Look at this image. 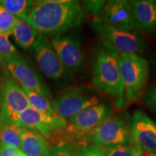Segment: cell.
Segmentation results:
<instances>
[{"instance_id":"cell-1","label":"cell","mask_w":156,"mask_h":156,"mask_svg":"<svg viewBox=\"0 0 156 156\" xmlns=\"http://www.w3.org/2000/svg\"><path fill=\"white\" fill-rule=\"evenodd\" d=\"M85 9L77 1H35L25 22L42 35H59L83 22Z\"/></svg>"},{"instance_id":"cell-2","label":"cell","mask_w":156,"mask_h":156,"mask_svg":"<svg viewBox=\"0 0 156 156\" xmlns=\"http://www.w3.org/2000/svg\"><path fill=\"white\" fill-rule=\"evenodd\" d=\"M92 84L98 90L112 95L116 108L126 106L119 67V54L114 51L104 47L95 55L92 65Z\"/></svg>"},{"instance_id":"cell-3","label":"cell","mask_w":156,"mask_h":156,"mask_svg":"<svg viewBox=\"0 0 156 156\" xmlns=\"http://www.w3.org/2000/svg\"><path fill=\"white\" fill-rule=\"evenodd\" d=\"M119 67L125 105L135 102L143 94L149 75L145 58L136 54L119 55Z\"/></svg>"},{"instance_id":"cell-4","label":"cell","mask_w":156,"mask_h":156,"mask_svg":"<svg viewBox=\"0 0 156 156\" xmlns=\"http://www.w3.org/2000/svg\"><path fill=\"white\" fill-rule=\"evenodd\" d=\"M0 64L20 86L51 100V93L41 76L32 64L18 52L1 57Z\"/></svg>"},{"instance_id":"cell-5","label":"cell","mask_w":156,"mask_h":156,"mask_svg":"<svg viewBox=\"0 0 156 156\" xmlns=\"http://www.w3.org/2000/svg\"><path fill=\"white\" fill-rule=\"evenodd\" d=\"M91 26L103 42L104 47L121 54H139L145 49V41L134 31L117 30L103 24L98 17Z\"/></svg>"},{"instance_id":"cell-6","label":"cell","mask_w":156,"mask_h":156,"mask_svg":"<svg viewBox=\"0 0 156 156\" xmlns=\"http://www.w3.org/2000/svg\"><path fill=\"white\" fill-rule=\"evenodd\" d=\"M1 123L12 124L21 128L34 130L47 139L65 128L68 124L67 120L56 115L42 114L30 107L19 114L11 115Z\"/></svg>"},{"instance_id":"cell-7","label":"cell","mask_w":156,"mask_h":156,"mask_svg":"<svg viewBox=\"0 0 156 156\" xmlns=\"http://www.w3.org/2000/svg\"><path fill=\"white\" fill-rule=\"evenodd\" d=\"M88 142L99 148L130 143V126L123 117L111 116L87 134Z\"/></svg>"},{"instance_id":"cell-8","label":"cell","mask_w":156,"mask_h":156,"mask_svg":"<svg viewBox=\"0 0 156 156\" xmlns=\"http://www.w3.org/2000/svg\"><path fill=\"white\" fill-rule=\"evenodd\" d=\"M98 103L95 95L88 94L81 87H69L51 101L56 116L68 120L87 107Z\"/></svg>"},{"instance_id":"cell-9","label":"cell","mask_w":156,"mask_h":156,"mask_svg":"<svg viewBox=\"0 0 156 156\" xmlns=\"http://www.w3.org/2000/svg\"><path fill=\"white\" fill-rule=\"evenodd\" d=\"M34 57L43 75L54 81L65 80L70 73L56 55L50 43L42 35H39L32 48Z\"/></svg>"},{"instance_id":"cell-10","label":"cell","mask_w":156,"mask_h":156,"mask_svg":"<svg viewBox=\"0 0 156 156\" xmlns=\"http://www.w3.org/2000/svg\"><path fill=\"white\" fill-rule=\"evenodd\" d=\"M0 89V123L11 115L19 114L30 107L23 87L6 71L2 77Z\"/></svg>"},{"instance_id":"cell-11","label":"cell","mask_w":156,"mask_h":156,"mask_svg":"<svg viewBox=\"0 0 156 156\" xmlns=\"http://www.w3.org/2000/svg\"><path fill=\"white\" fill-rule=\"evenodd\" d=\"M130 140L140 151L156 154V123L142 111H136L132 116Z\"/></svg>"},{"instance_id":"cell-12","label":"cell","mask_w":156,"mask_h":156,"mask_svg":"<svg viewBox=\"0 0 156 156\" xmlns=\"http://www.w3.org/2000/svg\"><path fill=\"white\" fill-rule=\"evenodd\" d=\"M99 18L103 24L117 30H135L131 1L110 0L106 2Z\"/></svg>"},{"instance_id":"cell-13","label":"cell","mask_w":156,"mask_h":156,"mask_svg":"<svg viewBox=\"0 0 156 156\" xmlns=\"http://www.w3.org/2000/svg\"><path fill=\"white\" fill-rule=\"evenodd\" d=\"M50 44L69 73H77L81 70L84 56L80 43L77 38L66 35H56Z\"/></svg>"},{"instance_id":"cell-14","label":"cell","mask_w":156,"mask_h":156,"mask_svg":"<svg viewBox=\"0 0 156 156\" xmlns=\"http://www.w3.org/2000/svg\"><path fill=\"white\" fill-rule=\"evenodd\" d=\"M136 30L156 34V0L131 1Z\"/></svg>"},{"instance_id":"cell-15","label":"cell","mask_w":156,"mask_h":156,"mask_svg":"<svg viewBox=\"0 0 156 156\" xmlns=\"http://www.w3.org/2000/svg\"><path fill=\"white\" fill-rule=\"evenodd\" d=\"M20 151L26 156H49L50 147L46 138L34 130L23 128Z\"/></svg>"},{"instance_id":"cell-16","label":"cell","mask_w":156,"mask_h":156,"mask_svg":"<svg viewBox=\"0 0 156 156\" xmlns=\"http://www.w3.org/2000/svg\"><path fill=\"white\" fill-rule=\"evenodd\" d=\"M28 23L17 19L15 23L12 36L18 46L24 50H32L39 36Z\"/></svg>"},{"instance_id":"cell-17","label":"cell","mask_w":156,"mask_h":156,"mask_svg":"<svg viewBox=\"0 0 156 156\" xmlns=\"http://www.w3.org/2000/svg\"><path fill=\"white\" fill-rule=\"evenodd\" d=\"M22 130L14 124L0 123V143L20 150Z\"/></svg>"},{"instance_id":"cell-18","label":"cell","mask_w":156,"mask_h":156,"mask_svg":"<svg viewBox=\"0 0 156 156\" xmlns=\"http://www.w3.org/2000/svg\"><path fill=\"white\" fill-rule=\"evenodd\" d=\"M34 2L29 0H1L0 6L16 18L24 21Z\"/></svg>"},{"instance_id":"cell-19","label":"cell","mask_w":156,"mask_h":156,"mask_svg":"<svg viewBox=\"0 0 156 156\" xmlns=\"http://www.w3.org/2000/svg\"><path fill=\"white\" fill-rule=\"evenodd\" d=\"M23 89L26 95L27 98H28L30 108H33L36 112L42 113V114L56 115L52 109L51 101L42 96L41 95L35 93L34 91L29 90L25 87H23Z\"/></svg>"},{"instance_id":"cell-20","label":"cell","mask_w":156,"mask_h":156,"mask_svg":"<svg viewBox=\"0 0 156 156\" xmlns=\"http://www.w3.org/2000/svg\"><path fill=\"white\" fill-rule=\"evenodd\" d=\"M103 156H135L139 149L130 142L100 148Z\"/></svg>"},{"instance_id":"cell-21","label":"cell","mask_w":156,"mask_h":156,"mask_svg":"<svg viewBox=\"0 0 156 156\" xmlns=\"http://www.w3.org/2000/svg\"><path fill=\"white\" fill-rule=\"evenodd\" d=\"M17 18L7 12L0 6V34L9 36L12 35Z\"/></svg>"},{"instance_id":"cell-22","label":"cell","mask_w":156,"mask_h":156,"mask_svg":"<svg viewBox=\"0 0 156 156\" xmlns=\"http://www.w3.org/2000/svg\"><path fill=\"white\" fill-rule=\"evenodd\" d=\"M8 37L0 34V58L17 53V48L9 41Z\"/></svg>"},{"instance_id":"cell-23","label":"cell","mask_w":156,"mask_h":156,"mask_svg":"<svg viewBox=\"0 0 156 156\" xmlns=\"http://www.w3.org/2000/svg\"><path fill=\"white\" fill-rule=\"evenodd\" d=\"M49 156H77L71 145H53L50 148Z\"/></svg>"},{"instance_id":"cell-24","label":"cell","mask_w":156,"mask_h":156,"mask_svg":"<svg viewBox=\"0 0 156 156\" xmlns=\"http://www.w3.org/2000/svg\"><path fill=\"white\" fill-rule=\"evenodd\" d=\"M105 3H106V1H99V0L93 1L92 0V1H84L83 5L85 7V9L91 15L100 16Z\"/></svg>"},{"instance_id":"cell-25","label":"cell","mask_w":156,"mask_h":156,"mask_svg":"<svg viewBox=\"0 0 156 156\" xmlns=\"http://www.w3.org/2000/svg\"><path fill=\"white\" fill-rule=\"evenodd\" d=\"M75 153L77 156H103L100 148L91 145L79 146Z\"/></svg>"},{"instance_id":"cell-26","label":"cell","mask_w":156,"mask_h":156,"mask_svg":"<svg viewBox=\"0 0 156 156\" xmlns=\"http://www.w3.org/2000/svg\"><path fill=\"white\" fill-rule=\"evenodd\" d=\"M144 102L148 108L156 114V84L146 93Z\"/></svg>"},{"instance_id":"cell-27","label":"cell","mask_w":156,"mask_h":156,"mask_svg":"<svg viewBox=\"0 0 156 156\" xmlns=\"http://www.w3.org/2000/svg\"><path fill=\"white\" fill-rule=\"evenodd\" d=\"M22 153L20 149L0 143V156H20Z\"/></svg>"},{"instance_id":"cell-28","label":"cell","mask_w":156,"mask_h":156,"mask_svg":"<svg viewBox=\"0 0 156 156\" xmlns=\"http://www.w3.org/2000/svg\"><path fill=\"white\" fill-rule=\"evenodd\" d=\"M135 156H156V154L149 153V152L147 151H137Z\"/></svg>"},{"instance_id":"cell-29","label":"cell","mask_w":156,"mask_h":156,"mask_svg":"<svg viewBox=\"0 0 156 156\" xmlns=\"http://www.w3.org/2000/svg\"><path fill=\"white\" fill-rule=\"evenodd\" d=\"M20 156H26V155H25V154L23 153H22V154H21V155H20Z\"/></svg>"},{"instance_id":"cell-30","label":"cell","mask_w":156,"mask_h":156,"mask_svg":"<svg viewBox=\"0 0 156 156\" xmlns=\"http://www.w3.org/2000/svg\"><path fill=\"white\" fill-rule=\"evenodd\" d=\"M0 121H1V108H0Z\"/></svg>"}]
</instances>
